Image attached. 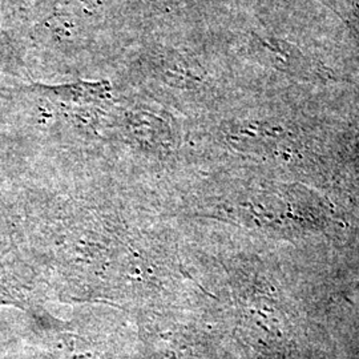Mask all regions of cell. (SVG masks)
I'll return each mask as SVG.
<instances>
[{"instance_id":"obj_1","label":"cell","mask_w":359,"mask_h":359,"mask_svg":"<svg viewBox=\"0 0 359 359\" xmlns=\"http://www.w3.org/2000/svg\"><path fill=\"white\" fill-rule=\"evenodd\" d=\"M337 13L346 20L359 39V0H332Z\"/></svg>"}]
</instances>
